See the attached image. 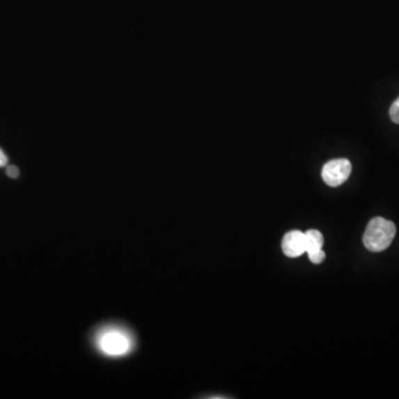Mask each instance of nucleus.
Here are the masks:
<instances>
[{"mask_svg":"<svg viewBox=\"0 0 399 399\" xmlns=\"http://www.w3.org/2000/svg\"><path fill=\"white\" fill-rule=\"evenodd\" d=\"M282 250L288 258H299L306 253V241L303 232L291 231L283 237Z\"/></svg>","mask_w":399,"mask_h":399,"instance_id":"20e7f679","label":"nucleus"},{"mask_svg":"<svg viewBox=\"0 0 399 399\" xmlns=\"http://www.w3.org/2000/svg\"><path fill=\"white\" fill-rule=\"evenodd\" d=\"M97 346L106 355L114 357L123 356L132 350V336L120 327H107L99 331Z\"/></svg>","mask_w":399,"mask_h":399,"instance_id":"f03ea898","label":"nucleus"},{"mask_svg":"<svg viewBox=\"0 0 399 399\" xmlns=\"http://www.w3.org/2000/svg\"><path fill=\"white\" fill-rule=\"evenodd\" d=\"M7 163H8V158L3 150L0 149V166H6Z\"/></svg>","mask_w":399,"mask_h":399,"instance_id":"1a4fd4ad","label":"nucleus"},{"mask_svg":"<svg viewBox=\"0 0 399 399\" xmlns=\"http://www.w3.org/2000/svg\"><path fill=\"white\" fill-rule=\"evenodd\" d=\"M396 235V226L384 217H374L368 223L363 242L370 252H383L389 249Z\"/></svg>","mask_w":399,"mask_h":399,"instance_id":"f257e3e1","label":"nucleus"},{"mask_svg":"<svg viewBox=\"0 0 399 399\" xmlns=\"http://www.w3.org/2000/svg\"><path fill=\"white\" fill-rule=\"evenodd\" d=\"M389 116H391L393 123L399 125V97L395 100L394 104H391V109H389Z\"/></svg>","mask_w":399,"mask_h":399,"instance_id":"423d86ee","label":"nucleus"},{"mask_svg":"<svg viewBox=\"0 0 399 399\" xmlns=\"http://www.w3.org/2000/svg\"><path fill=\"white\" fill-rule=\"evenodd\" d=\"M305 241H306L307 256L314 254L323 250L324 237L323 234L318 230H308L305 233Z\"/></svg>","mask_w":399,"mask_h":399,"instance_id":"39448f33","label":"nucleus"},{"mask_svg":"<svg viewBox=\"0 0 399 399\" xmlns=\"http://www.w3.org/2000/svg\"><path fill=\"white\" fill-rule=\"evenodd\" d=\"M352 172V163L347 159H335L323 166L322 178L329 187H336L345 182Z\"/></svg>","mask_w":399,"mask_h":399,"instance_id":"7ed1b4c3","label":"nucleus"},{"mask_svg":"<svg viewBox=\"0 0 399 399\" xmlns=\"http://www.w3.org/2000/svg\"><path fill=\"white\" fill-rule=\"evenodd\" d=\"M6 172H7V175L11 179H17V178L19 177V169L17 168V166H8Z\"/></svg>","mask_w":399,"mask_h":399,"instance_id":"6e6552de","label":"nucleus"},{"mask_svg":"<svg viewBox=\"0 0 399 399\" xmlns=\"http://www.w3.org/2000/svg\"><path fill=\"white\" fill-rule=\"evenodd\" d=\"M326 254L323 250L320 251V252L314 253V254H311L308 256V258H310L311 262L314 264H320L322 262L325 260Z\"/></svg>","mask_w":399,"mask_h":399,"instance_id":"0eeeda50","label":"nucleus"}]
</instances>
